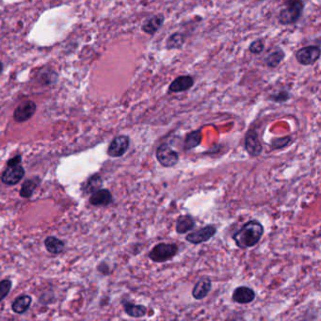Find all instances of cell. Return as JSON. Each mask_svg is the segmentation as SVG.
<instances>
[{"label": "cell", "mask_w": 321, "mask_h": 321, "mask_svg": "<svg viewBox=\"0 0 321 321\" xmlns=\"http://www.w3.org/2000/svg\"><path fill=\"white\" fill-rule=\"evenodd\" d=\"M291 139L290 137H284V138H280V139H276V140H273L271 142V148L272 149H281V148H284L285 146L288 145V143L290 142Z\"/></svg>", "instance_id": "obj_28"}, {"label": "cell", "mask_w": 321, "mask_h": 321, "mask_svg": "<svg viewBox=\"0 0 321 321\" xmlns=\"http://www.w3.org/2000/svg\"><path fill=\"white\" fill-rule=\"evenodd\" d=\"M295 58L301 65H313L320 58V47L317 45H308L301 47L295 54Z\"/></svg>", "instance_id": "obj_5"}, {"label": "cell", "mask_w": 321, "mask_h": 321, "mask_svg": "<svg viewBox=\"0 0 321 321\" xmlns=\"http://www.w3.org/2000/svg\"><path fill=\"white\" fill-rule=\"evenodd\" d=\"M165 21V17L163 15H153L148 17L142 26V30L149 35H154L157 30H159Z\"/></svg>", "instance_id": "obj_14"}, {"label": "cell", "mask_w": 321, "mask_h": 321, "mask_svg": "<svg viewBox=\"0 0 321 321\" xmlns=\"http://www.w3.org/2000/svg\"><path fill=\"white\" fill-rule=\"evenodd\" d=\"M258 1H264V0H258Z\"/></svg>", "instance_id": "obj_31"}, {"label": "cell", "mask_w": 321, "mask_h": 321, "mask_svg": "<svg viewBox=\"0 0 321 321\" xmlns=\"http://www.w3.org/2000/svg\"><path fill=\"white\" fill-rule=\"evenodd\" d=\"M13 284L10 280H3L0 282V301L5 299V297L12 289Z\"/></svg>", "instance_id": "obj_27"}, {"label": "cell", "mask_w": 321, "mask_h": 321, "mask_svg": "<svg viewBox=\"0 0 321 321\" xmlns=\"http://www.w3.org/2000/svg\"><path fill=\"white\" fill-rule=\"evenodd\" d=\"M303 10V0H284V7L279 13L278 22L283 26L294 25L300 19Z\"/></svg>", "instance_id": "obj_2"}, {"label": "cell", "mask_w": 321, "mask_h": 321, "mask_svg": "<svg viewBox=\"0 0 321 321\" xmlns=\"http://www.w3.org/2000/svg\"><path fill=\"white\" fill-rule=\"evenodd\" d=\"M123 305L125 312L131 317L140 318L145 316L147 314V308L142 304H135L129 301H124Z\"/></svg>", "instance_id": "obj_18"}, {"label": "cell", "mask_w": 321, "mask_h": 321, "mask_svg": "<svg viewBox=\"0 0 321 321\" xmlns=\"http://www.w3.org/2000/svg\"><path fill=\"white\" fill-rule=\"evenodd\" d=\"M129 144H130V140L128 136L126 135L118 136L114 138L113 141L111 142L108 149V155L111 157H123L129 148Z\"/></svg>", "instance_id": "obj_7"}, {"label": "cell", "mask_w": 321, "mask_h": 321, "mask_svg": "<svg viewBox=\"0 0 321 321\" xmlns=\"http://www.w3.org/2000/svg\"><path fill=\"white\" fill-rule=\"evenodd\" d=\"M202 139V134L201 129L191 131L186 136L183 148L185 151H189V150L196 148L197 146H199L201 144Z\"/></svg>", "instance_id": "obj_19"}, {"label": "cell", "mask_w": 321, "mask_h": 321, "mask_svg": "<svg viewBox=\"0 0 321 321\" xmlns=\"http://www.w3.org/2000/svg\"><path fill=\"white\" fill-rule=\"evenodd\" d=\"M264 226L257 220L247 222L239 231L233 236V240L240 249L253 248L259 243L264 235Z\"/></svg>", "instance_id": "obj_1"}, {"label": "cell", "mask_w": 321, "mask_h": 321, "mask_svg": "<svg viewBox=\"0 0 321 321\" xmlns=\"http://www.w3.org/2000/svg\"><path fill=\"white\" fill-rule=\"evenodd\" d=\"M2 70H3V64H2V62L0 61V74L2 73Z\"/></svg>", "instance_id": "obj_30"}, {"label": "cell", "mask_w": 321, "mask_h": 321, "mask_svg": "<svg viewBox=\"0 0 321 321\" xmlns=\"http://www.w3.org/2000/svg\"><path fill=\"white\" fill-rule=\"evenodd\" d=\"M38 183L34 180H27L24 182L21 190H20V195L23 198H30L31 195L33 194L34 190L37 187Z\"/></svg>", "instance_id": "obj_24"}, {"label": "cell", "mask_w": 321, "mask_h": 321, "mask_svg": "<svg viewBox=\"0 0 321 321\" xmlns=\"http://www.w3.org/2000/svg\"><path fill=\"white\" fill-rule=\"evenodd\" d=\"M31 297L28 295H23L15 299L12 305L13 311L16 314H24L30 308L31 303Z\"/></svg>", "instance_id": "obj_21"}, {"label": "cell", "mask_w": 321, "mask_h": 321, "mask_svg": "<svg viewBox=\"0 0 321 321\" xmlns=\"http://www.w3.org/2000/svg\"><path fill=\"white\" fill-rule=\"evenodd\" d=\"M196 226L194 219L189 215H182L180 216L177 221H176V225H175V230L177 232V234L179 235H184L187 232L193 230Z\"/></svg>", "instance_id": "obj_17"}, {"label": "cell", "mask_w": 321, "mask_h": 321, "mask_svg": "<svg viewBox=\"0 0 321 321\" xmlns=\"http://www.w3.org/2000/svg\"><path fill=\"white\" fill-rule=\"evenodd\" d=\"M21 160H22V157L21 156H16V157H13L12 159H10L8 161V166H15V165H19V163H21Z\"/></svg>", "instance_id": "obj_29"}, {"label": "cell", "mask_w": 321, "mask_h": 321, "mask_svg": "<svg viewBox=\"0 0 321 321\" xmlns=\"http://www.w3.org/2000/svg\"><path fill=\"white\" fill-rule=\"evenodd\" d=\"M217 233V227L213 224L206 225L197 231L191 232L186 237V240L190 244L199 245L212 239Z\"/></svg>", "instance_id": "obj_6"}, {"label": "cell", "mask_w": 321, "mask_h": 321, "mask_svg": "<svg viewBox=\"0 0 321 321\" xmlns=\"http://www.w3.org/2000/svg\"><path fill=\"white\" fill-rule=\"evenodd\" d=\"M25 175V170L22 166L15 165V166H8V169L3 172L1 180L4 184L13 186L18 184Z\"/></svg>", "instance_id": "obj_10"}, {"label": "cell", "mask_w": 321, "mask_h": 321, "mask_svg": "<svg viewBox=\"0 0 321 321\" xmlns=\"http://www.w3.org/2000/svg\"><path fill=\"white\" fill-rule=\"evenodd\" d=\"M264 49H265V43L262 39L255 40L249 46V51L254 55L261 54L264 51Z\"/></svg>", "instance_id": "obj_26"}, {"label": "cell", "mask_w": 321, "mask_h": 321, "mask_svg": "<svg viewBox=\"0 0 321 321\" xmlns=\"http://www.w3.org/2000/svg\"><path fill=\"white\" fill-rule=\"evenodd\" d=\"M194 85V78L191 75H180L176 77L169 86L170 93H179L190 90Z\"/></svg>", "instance_id": "obj_11"}, {"label": "cell", "mask_w": 321, "mask_h": 321, "mask_svg": "<svg viewBox=\"0 0 321 321\" xmlns=\"http://www.w3.org/2000/svg\"><path fill=\"white\" fill-rule=\"evenodd\" d=\"M179 251V247L174 243H158L154 247L148 256L150 259L156 263H164L172 260V258L177 254Z\"/></svg>", "instance_id": "obj_3"}, {"label": "cell", "mask_w": 321, "mask_h": 321, "mask_svg": "<svg viewBox=\"0 0 321 321\" xmlns=\"http://www.w3.org/2000/svg\"><path fill=\"white\" fill-rule=\"evenodd\" d=\"M245 149L251 157H258L263 151L258 134L253 128L249 129L245 136Z\"/></svg>", "instance_id": "obj_8"}, {"label": "cell", "mask_w": 321, "mask_h": 321, "mask_svg": "<svg viewBox=\"0 0 321 321\" xmlns=\"http://www.w3.org/2000/svg\"><path fill=\"white\" fill-rule=\"evenodd\" d=\"M46 250L53 254H59L64 250V242L55 237H48L45 240Z\"/></svg>", "instance_id": "obj_22"}, {"label": "cell", "mask_w": 321, "mask_h": 321, "mask_svg": "<svg viewBox=\"0 0 321 321\" xmlns=\"http://www.w3.org/2000/svg\"><path fill=\"white\" fill-rule=\"evenodd\" d=\"M157 161L165 168H171L178 163L179 155L168 143H162L156 152Z\"/></svg>", "instance_id": "obj_4"}, {"label": "cell", "mask_w": 321, "mask_h": 321, "mask_svg": "<svg viewBox=\"0 0 321 321\" xmlns=\"http://www.w3.org/2000/svg\"><path fill=\"white\" fill-rule=\"evenodd\" d=\"M113 202L112 192L109 189L100 188L93 192L90 198V202L95 206H108Z\"/></svg>", "instance_id": "obj_15"}, {"label": "cell", "mask_w": 321, "mask_h": 321, "mask_svg": "<svg viewBox=\"0 0 321 321\" xmlns=\"http://www.w3.org/2000/svg\"><path fill=\"white\" fill-rule=\"evenodd\" d=\"M186 43V36L183 33L175 32L169 36L166 41V48L168 50L180 49Z\"/></svg>", "instance_id": "obj_20"}, {"label": "cell", "mask_w": 321, "mask_h": 321, "mask_svg": "<svg viewBox=\"0 0 321 321\" xmlns=\"http://www.w3.org/2000/svg\"><path fill=\"white\" fill-rule=\"evenodd\" d=\"M269 100L275 103H284L289 100L290 94L287 90H282L277 91L275 93L269 95Z\"/></svg>", "instance_id": "obj_25"}, {"label": "cell", "mask_w": 321, "mask_h": 321, "mask_svg": "<svg viewBox=\"0 0 321 321\" xmlns=\"http://www.w3.org/2000/svg\"><path fill=\"white\" fill-rule=\"evenodd\" d=\"M212 289V282L208 277L201 278L193 287L191 295L195 299L200 300L203 299L211 291Z\"/></svg>", "instance_id": "obj_13"}, {"label": "cell", "mask_w": 321, "mask_h": 321, "mask_svg": "<svg viewBox=\"0 0 321 321\" xmlns=\"http://www.w3.org/2000/svg\"><path fill=\"white\" fill-rule=\"evenodd\" d=\"M83 190L87 193V194H92L93 192H95L98 189H100L101 187L103 186V180L101 178L100 175L94 174L92 176H90L88 181L86 182L85 185H83Z\"/></svg>", "instance_id": "obj_23"}, {"label": "cell", "mask_w": 321, "mask_h": 321, "mask_svg": "<svg viewBox=\"0 0 321 321\" xmlns=\"http://www.w3.org/2000/svg\"><path fill=\"white\" fill-rule=\"evenodd\" d=\"M232 299L239 304H249L255 299V292L249 286H239L233 292Z\"/></svg>", "instance_id": "obj_12"}, {"label": "cell", "mask_w": 321, "mask_h": 321, "mask_svg": "<svg viewBox=\"0 0 321 321\" xmlns=\"http://www.w3.org/2000/svg\"><path fill=\"white\" fill-rule=\"evenodd\" d=\"M36 104L33 101H25L16 108L14 113V119L17 123H23L30 120L36 112Z\"/></svg>", "instance_id": "obj_9"}, {"label": "cell", "mask_w": 321, "mask_h": 321, "mask_svg": "<svg viewBox=\"0 0 321 321\" xmlns=\"http://www.w3.org/2000/svg\"><path fill=\"white\" fill-rule=\"evenodd\" d=\"M285 54L284 50L276 46L273 48V50L271 52L268 54L265 59H264V63L269 68H276L281 64V62L284 60Z\"/></svg>", "instance_id": "obj_16"}]
</instances>
